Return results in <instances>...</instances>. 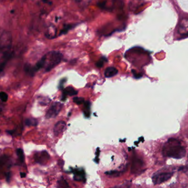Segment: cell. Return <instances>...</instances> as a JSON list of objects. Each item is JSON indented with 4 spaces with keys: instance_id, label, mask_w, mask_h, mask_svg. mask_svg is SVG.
I'll return each mask as SVG.
<instances>
[{
    "instance_id": "1",
    "label": "cell",
    "mask_w": 188,
    "mask_h": 188,
    "mask_svg": "<svg viewBox=\"0 0 188 188\" xmlns=\"http://www.w3.org/2000/svg\"><path fill=\"white\" fill-rule=\"evenodd\" d=\"M63 57V54L59 51L48 52L36 63V66L33 67L34 71L36 72L40 69H44L46 72L50 71L61 63Z\"/></svg>"
},
{
    "instance_id": "2",
    "label": "cell",
    "mask_w": 188,
    "mask_h": 188,
    "mask_svg": "<svg viewBox=\"0 0 188 188\" xmlns=\"http://www.w3.org/2000/svg\"><path fill=\"white\" fill-rule=\"evenodd\" d=\"M164 156L176 159L184 158L186 155V149L179 141L174 138H169L163 149Z\"/></svg>"
},
{
    "instance_id": "3",
    "label": "cell",
    "mask_w": 188,
    "mask_h": 188,
    "mask_svg": "<svg viewBox=\"0 0 188 188\" xmlns=\"http://www.w3.org/2000/svg\"><path fill=\"white\" fill-rule=\"evenodd\" d=\"M12 44V37L11 33L5 30H0V50L3 54L9 53Z\"/></svg>"
},
{
    "instance_id": "4",
    "label": "cell",
    "mask_w": 188,
    "mask_h": 188,
    "mask_svg": "<svg viewBox=\"0 0 188 188\" xmlns=\"http://www.w3.org/2000/svg\"><path fill=\"white\" fill-rule=\"evenodd\" d=\"M172 172H160L155 174L153 176L152 182L154 185L161 184L163 183L168 180L173 176Z\"/></svg>"
},
{
    "instance_id": "5",
    "label": "cell",
    "mask_w": 188,
    "mask_h": 188,
    "mask_svg": "<svg viewBox=\"0 0 188 188\" xmlns=\"http://www.w3.org/2000/svg\"><path fill=\"white\" fill-rule=\"evenodd\" d=\"M63 107V104L60 102L54 103L46 112L45 117L47 119L55 118L61 111Z\"/></svg>"
},
{
    "instance_id": "6",
    "label": "cell",
    "mask_w": 188,
    "mask_h": 188,
    "mask_svg": "<svg viewBox=\"0 0 188 188\" xmlns=\"http://www.w3.org/2000/svg\"><path fill=\"white\" fill-rule=\"evenodd\" d=\"M66 128V122L63 121H60L57 122L54 128V133L55 136H59L63 133Z\"/></svg>"
},
{
    "instance_id": "7",
    "label": "cell",
    "mask_w": 188,
    "mask_h": 188,
    "mask_svg": "<svg viewBox=\"0 0 188 188\" xmlns=\"http://www.w3.org/2000/svg\"><path fill=\"white\" fill-rule=\"evenodd\" d=\"M36 161L40 164H44L49 158V155L47 152L43 151L42 152L37 153L36 156Z\"/></svg>"
},
{
    "instance_id": "8",
    "label": "cell",
    "mask_w": 188,
    "mask_h": 188,
    "mask_svg": "<svg viewBox=\"0 0 188 188\" xmlns=\"http://www.w3.org/2000/svg\"><path fill=\"white\" fill-rule=\"evenodd\" d=\"M78 92L72 87H67L65 90H63V97L61 101H66L67 96H76Z\"/></svg>"
},
{
    "instance_id": "9",
    "label": "cell",
    "mask_w": 188,
    "mask_h": 188,
    "mask_svg": "<svg viewBox=\"0 0 188 188\" xmlns=\"http://www.w3.org/2000/svg\"><path fill=\"white\" fill-rule=\"evenodd\" d=\"M118 73V70L114 67H109L105 69L104 71V76L105 77H113L117 75Z\"/></svg>"
},
{
    "instance_id": "10",
    "label": "cell",
    "mask_w": 188,
    "mask_h": 188,
    "mask_svg": "<svg viewBox=\"0 0 188 188\" xmlns=\"http://www.w3.org/2000/svg\"><path fill=\"white\" fill-rule=\"evenodd\" d=\"M74 174L73 178L76 181H82L85 179V174L83 170H78L76 169L73 171Z\"/></svg>"
},
{
    "instance_id": "11",
    "label": "cell",
    "mask_w": 188,
    "mask_h": 188,
    "mask_svg": "<svg viewBox=\"0 0 188 188\" xmlns=\"http://www.w3.org/2000/svg\"><path fill=\"white\" fill-rule=\"evenodd\" d=\"M91 103L89 101L84 102V115L87 118H89L91 115Z\"/></svg>"
},
{
    "instance_id": "12",
    "label": "cell",
    "mask_w": 188,
    "mask_h": 188,
    "mask_svg": "<svg viewBox=\"0 0 188 188\" xmlns=\"http://www.w3.org/2000/svg\"><path fill=\"white\" fill-rule=\"evenodd\" d=\"M143 164V162L141 159L138 158H135L134 161H133L132 165V170L133 172H135V170H137V168L142 167Z\"/></svg>"
},
{
    "instance_id": "13",
    "label": "cell",
    "mask_w": 188,
    "mask_h": 188,
    "mask_svg": "<svg viewBox=\"0 0 188 188\" xmlns=\"http://www.w3.org/2000/svg\"><path fill=\"white\" fill-rule=\"evenodd\" d=\"M56 30L54 27H50L48 28V30L46 32V36L48 38L53 39L56 36Z\"/></svg>"
},
{
    "instance_id": "14",
    "label": "cell",
    "mask_w": 188,
    "mask_h": 188,
    "mask_svg": "<svg viewBox=\"0 0 188 188\" xmlns=\"http://www.w3.org/2000/svg\"><path fill=\"white\" fill-rule=\"evenodd\" d=\"M76 2L79 7L82 9H85L90 5L92 0H76Z\"/></svg>"
},
{
    "instance_id": "15",
    "label": "cell",
    "mask_w": 188,
    "mask_h": 188,
    "mask_svg": "<svg viewBox=\"0 0 188 188\" xmlns=\"http://www.w3.org/2000/svg\"><path fill=\"white\" fill-rule=\"evenodd\" d=\"M26 125L28 126H36L38 124V120L35 118H28L26 120Z\"/></svg>"
},
{
    "instance_id": "16",
    "label": "cell",
    "mask_w": 188,
    "mask_h": 188,
    "mask_svg": "<svg viewBox=\"0 0 188 188\" xmlns=\"http://www.w3.org/2000/svg\"><path fill=\"white\" fill-rule=\"evenodd\" d=\"M24 70H25V71L26 72L27 74L30 75V76H33L34 75L35 72H36L33 67H32L30 65H27V64L25 66Z\"/></svg>"
},
{
    "instance_id": "17",
    "label": "cell",
    "mask_w": 188,
    "mask_h": 188,
    "mask_svg": "<svg viewBox=\"0 0 188 188\" xmlns=\"http://www.w3.org/2000/svg\"><path fill=\"white\" fill-rule=\"evenodd\" d=\"M17 155L21 163H23L24 161V156L23 150L22 149H17Z\"/></svg>"
},
{
    "instance_id": "18",
    "label": "cell",
    "mask_w": 188,
    "mask_h": 188,
    "mask_svg": "<svg viewBox=\"0 0 188 188\" xmlns=\"http://www.w3.org/2000/svg\"><path fill=\"white\" fill-rule=\"evenodd\" d=\"M73 101L76 104L81 105L84 104V99L82 97H76L73 98Z\"/></svg>"
},
{
    "instance_id": "19",
    "label": "cell",
    "mask_w": 188,
    "mask_h": 188,
    "mask_svg": "<svg viewBox=\"0 0 188 188\" xmlns=\"http://www.w3.org/2000/svg\"><path fill=\"white\" fill-rule=\"evenodd\" d=\"M105 61H107V59H106V57H102V58L99 60L97 63H96V66L98 68H101L104 65V63Z\"/></svg>"
},
{
    "instance_id": "20",
    "label": "cell",
    "mask_w": 188,
    "mask_h": 188,
    "mask_svg": "<svg viewBox=\"0 0 188 188\" xmlns=\"http://www.w3.org/2000/svg\"><path fill=\"white\" fill-rule=\"evenodd\" d=\"M105 174L108 175V176H119L120 174H121L120 172L117 171V170H111L110 172H105Z\"/></svg>"
},
{
    "instance_id": "21",
    "label": "cell",
    "mask_w": 188,
    "mask_h": 188,
    "mask_svg": "<svg viewBox=\"0 0 188 188\" xmlns=\"http://www.w3.org/2000/svg\"><path fill=\"white\" fill-rule=\"evenodd\" d=\"M0 99L3 102H6L8 100V95L6 93L4 92H0Z\"/></svg>"
},
{
    "instance_id": "22",
    "label": "cell",
    "mask_w": 188,
    "mask_h": 188,
    "mask_svg": "<svg viewBox=\"0 0 188 188\" xmlns=\"http://www.w3.org/2000/svg\"><path fill=\"white\" fill-rule=\"evenodd\" d=\"M73 27H74V25H67V26H66L64 27V28L63 29V30L61 31L60 35L63 34H65V33H67L68 30L71 29Z\"/></svg>"
},
{
    "instance_id": "23",
    "label": "cell",
    "mask_w": 188,
    "mask_h": 188,
    "mask_svg": "<svg viewBox=\"0 0 188 188\" xmlns=\"http://www.w3.org/2000/svg\"><path fill=\"white\" fill-rule=\"evenodd\" d=\"M58 183L60 187H69L67 183L66 182V180L64 179H61Z\"/></svg>"
},
{
    "instance_id": "24",
    "label": "cell",
    "mask_w": 188,
    "mask_h": 188,
    "mask_svg": "<svg viewBox=\"0 0 188 188\" xmlns=\"http://www.w3.org/2000/svg\"><path fill=\"white\" fill-rule=\"evenodd\" d=\"M50 102V99H47L46 98H44L43 99H40V101H39V103L41 105H46L48 104L49 102Z\"/></svg>"
},
{
    "instance_id": "25",
    "label": "cell",
    "mask_w": 188,
    "mask_h": 188,
    "mask_svg": "<svg viewBox=\"0 0 188 188\" xmlns=\"http://www.w3.org/2000/svg\"><path fill=\"white\" fill-rule=\"evenodd\" d=\"M66 81V78H63V79H62V80L60 81L59 84V86H58L60 90H62V89H63V84L65 83Z\"/></svg>"
},
{
    "instance_id": "26",
    "label": "cell",
    "mask_w": 188,
    "mask_h": 188,
    "mask_svg": "<svg viewBox=\"0 0 188 188\" xmlns=\"http://www.w3.org/2000/svg\"><path fill=\"white\" fill-rule=\"evenodd\" d=\"M105 3H106V2H105V1L103 2H99V3H98V6L100 8H101L102 9H105Z\"/></svg>"
},
{
    "instance_id": "27",
    "label": "cell",
    "mask_w": 188,
    "mask_h": 188,
    "mask_svg": "<svg viewBox=\"0 0 188 188\" xmlns=\"http://www.w3.org/2000/svg\"><path fill=\"white\" fill-rule=\"evenodd\" d=\"M13 0H0V2L2 4H9L11 3Z\"/></svg>"
},
{
    "instance_id": "28",
    "label": "cell",
    "mask_w": 188,
    "mask_h": 188,
    "mask_svg": "<svg viewBox=\"0 0 188 188\" xmlns=\"http://www.w3.org/2000/svg\"><path fill=\"white\" fill-rule=\"evenodd\" d=\"M10 178H11V173L9 172V173H6V181L7 182H9V180H10Z\"/></svg>"
},
{
    "instance_id": "29",
    "label": "cell",
    "mask_w": 188,
    "mask_h": 188,
    "mask_svg": "<svg viewBox=\"0 0 188 188\" xmlns=\"http://www.w3.org/2000/svg\"><path fill=\"white\" fill-rule=\"evenodd\" d=\"M5 63L0 64V73L3 71V69H4V67H5Z\"/></svg>"
},
{
    "instance_id": "30",
    "label": "cell",
    "mask_w": 188,
    "mask_h": 188,
    "mask_svg": "<svg viewBox=\"0 0 188 188\" xmlns=\"http://www.w3.org/2000/svg\"><path fill=\"white\" fill-rule=\"evenodd\" d=\"M14 132H15V130H7L6 131V132L9 135H13Z\"/></svg>"
},
{
    "instance_id": "31",
    "label": "cell",
    "mask_w": 188,
    "mask_h": 188,
    "mask_svg": "<svg viewBox=\"0 0 188 188\" xmlns=\"http://www.w3.org/2000/svg\"><path fill=\"white\" fill-rule=\"evenodd\" d=\"M20 175H21V177L22 178H25L26 176V173H23V172H21L20 173Z\"/></svg>"
},
{
    "instance_id": "32",
    "label": "cell",
    "mask_w": 188,
    "mask_h": 188,
    "mask_svg": "<svg viewBox=\"0 0 188 188\" xmlns=\"http://www.w3.org/2000/svg\"><path fill=\"white\" fill-rule=\"evenodd\" d=\"M23 1H25V0H23Z\"/></svg>"
}]
</instances>
